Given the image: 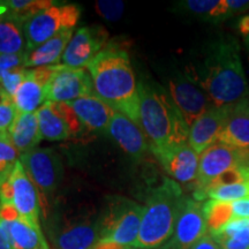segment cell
Masks as SVG:
<instances>
[{
	"mask_svg": "<svg viewBox=\"0 0 249 249\" xmlns=\"http://www.w3.org/2000/svg\"><path fill=\"white\" fill-rule=\"evenodd\" d=\"M186 76L207 93L214 107L233 105L249 96L240 45L233 37L211 42L202 61L187 70Z\"/></svg>",
	"mask_w": 249,
	"mask_h": 249,
	"instance_id": "6da1fadb",
	"label": "cell"
},
{
	"mask_svg": "<svg viewBox=\"0 0 249 249\" xmlns=\"http://www.w3.org/2000/svg\"><path fill=\"white\" fill-rule=\"evenodd\" d=\"M86 68L96 95L140 126L139 83L127 51L110 42Z\"/></svg>",
	"mask_w": 249,
	"mask_h": 249,
	"instance_id": "7a4b0ae2",
	"label": "cell"
},
{
	"mask_svg": "<svg viewBox=\"0 0 249 249\" xmlns=\"http://www.w3.org/2000/svg\"><path fill=\"white\" fill-rule=\"evenodd\" d=\"M140 127L150 151H161L188 143L189 126L171 97L157 83L140 81Z\"/></svg>",
	"mask_w": 249,
	"mask_h": 249,
	"instance_id": "3957f363",
	"label": "cell"
},
{
	"mask_svg": "<svg viewBox=\"0 0 249 249\" xmlns=\"http://www.w3.org/2000/svg\"><path fill=\"white\" fill-rule=\"evenodd\" d=\"M186 197L179 182L170 178H164L151 189L143 205L141 227L134 247L160 249L166 244L173 234Z\"/></svg>",
	"mask_w": 249,
	"mask_h": 249,
	"instance_id": "277c9868",
	"label": "cell"
},
{
	"mask_svg": "<svg viewBox=\"0 0 249 249\" xmlns=\"http://www.w3.org/2000/svg\"><path fill=\"white\" fill-rule=\"evenodd\" d=\"M143 205L121 196L107 200L99 217V241L134 247L141 227Z\"/></svg>",
	"mask_w": 249,
	"mask_h": 249,
	"instance_id": "5b68a950",
	"label": "cell"
},
{
	"mask_svg": "<svg viewBox=\"0 0 249 249\" xmlns=\"http://www.w3.org/2000/svg\"><path fill=\"white\" fill-rule=\"evenodd\" d=\"M249 164V150H240L222 142L214 143L200 155L197 177L194 181L193 198L198 202L205 200V192L227 171Z\"/></svg>",
	"mask_w": 249,
	"mask_h": 249,
	"instance_id": "8992f818",
	"label": "cell"
},
{
	"mask_svg": "<svg viewBox=\"0 0 249 249\" xmlns=\"http://www.w3.org/2000/svg\"><path fill=\"white\" fill-rule=\"evenodd\" d=\"M80 17L81 8L77 5L58 2L28 18L23 23L27 51L42 45L62 31L73 29Z\"/></svg>",
	"mask_w": 249,
	"mask_h": 249,
	"instance_id": "52a82bcc",
	"label": "cell"
},
{
	"mask_svg": "<svg viewBox=\"0 0 249 249\" xmlns=\"http://www.w3.org/2000/svg\"><path fill=\"white\" fill-rule=\"evenodd\" d=\"M0 203L13 204L20 217L39 225V193L20 160H18L9 179L0 187Z\"/></svg>",
	"mask_w": 249,
	"mask_h": 249,
	"instance_id": "ba28073f",
	"label": "cell"
},
{
	"mask_svg": "<svg viewBox=\"0 0 249 249\" xmlns=\"http://www.w3.org/2000/svg\"><path fill=\"white\" fill-rule=\"evenodd\" d=\"M21 161L39 196L53 194L60 185L64 167L59 155L49 148H35L20 155Z\"/></svg>",
	"mask_w": 249,
	"mask_h": 249,
	"instance_id": "9c48e42d",
	"label": "cell"
},
{
	"mask_svg": "<svg viewBox=\"0 0 249 249\" xmlns=\"http://www.w3.org/2000/svg\"><path fill=\"white\" fill-rule=\"evenodd\" d=\"M207 234L203 204L193 197H186L172 236L160 249H191Z\"/></svg>",
	"mask_w": 249,
	"mask_h": 249,
	"instance_id": "30bf717a",
	"label": "cell"
},
{
	"mask_svg": "<svg viewBox=\"0 0 249 249\" xmlns=\"http://www.w3.org/2000/svg\"><path fill=\"white\" fill-rule=\"evenodd\" d=\"M36 114L40 134L48 141H64L77 135L83 128L67 103L46 102Z\"/></svg>",
	"mask_w": 249,
	"mask_h": 249,
	"instance_id": "8fae6325",
	"label": "cell"
},
{
	"mask_svg": "<svg viewBox=\"0 0 249 249\" xmlns=\"http://www.w3.org/2000/svg\"><path fill=\"white\" fill-rule=\"evenodd\" d=\"M92 93L96 92L87 68H71L61 64L50 81L46 98L48 102L70 103Z\"/></svg>",
	"mask_w": 249,
	"mask_h": 249,
	"instance_id": "7c38bea8",
	"label": "cell"
},
{
	"mask_svg": "<svg viewBox=\"0 0 249 249\" xmlns=\"http://www.w3.org/2000/svg\"><path fill=\"white\" fill-rule=\"evenodd\" d=\"M108 33L102 26L82 27L77 29L68 43L61 60L71 68H86L107 44Z\"/></svg>",
	"mask_w": 249,
	"mask_h": 249,
	"instance_id": "4fadbf2b",
	"label": "cell"
},
{
	"mask_svg": "<svg viewBox=\"0 0 249 249\" xmlns=\"http://www.w3.org/2000/svg\"><path fill=\"white\" fill-rule=\"evenodd\" d=\"M59 65L27 70L23 82L13 96L18 113H35L48 102L46 90Z\"/></svg>",
	"mask_w": 249,
	"mask_h": 249,
	"instance_id": "5bb4252c",
	"label": "cell"
},
{
	"mask_svg": "<svg viewBox=\"0 0 249 249\" xmlns=\"http://www.w3.org/2000/svg\"><path fill=\"white\" fill-rule=\"evenodd\" d=\"M53 249H93L99 242L98 219H80L54 226L50 233Z\"/></svg>",
	"mask_w": 249,
	"mask_h": 249,
	"instance_id": "9a60e30c",
	"label": "cell"
},
{
	"mask_svg": "<svg viewBox=\"0 0 249 249\" xmlns=\"http://www.w3.org/2000/svg\"><path fill=\"white\" fill-rule=\"evenodd\" d=\"M169 92L189 127L202 114L214 107L207 93L187 76L171 79Z\"/></svg>",
	"mask_w": 249,
	"mask_h": 249,
	"instance_id": "2e32d148",
	"label": "cell"
},
{
	"mask_svg": "<svg viewBox=\"0 0 249 249\" xmlns=\"http://www.w3.org/2000/svg\"><path fill=\"white\" fill-rule=\"evenodd\" d=\"M231 105L223 107H211L196 119L189 127V145L197 152L203 154L208 148L219 142L229 118Z\"/></svg>",
	"mask_w": 249,
	"mask_h": 249,
	"instance_id": "e0dca14e",
	"label": "cell"
},
{
	"mask_svg": "<svg viewBox=\"0 0 249 249\" xmlns=\"http://www.w3.org/2000/svg\"><path fill=\"white\" fill-rule=\"evenodd\" d=\"M152 154L160 160L166 173L177 182L191 183L196 180L200 155L189 143L167 150L154 151Z\"/></svg>",
	"mask_w": 249,
	"mask_h": 249,
	"instance_id": "ac0fdd59",
	"label": "cell"
},
{
	"mask_svg": "<svg viewBox=\"0 0 249 249\" xmlns=\"http://www.w3.org/2000/svg\"><path fill=\"white\" fill-rule=\"evenodd\" d=\"M107 133L123 148L124 151L133 157L141 158L150 150V143L141 127L119 112H116L111 119Z\"/></svg>",
	"mask_w": 249,
	"mask_h": 249,
	"instance_id": "d6986e66",
	"label": "cell"
},
{
	"mask_svg": "<svg viewBox=\"0 0 249 249\" xmlns=\"http://www.w3.org/2000/svg\"><path fill=\"white\" fill-rule=\"evenodd\" d=\"M83 127L92 132H107L108 124L117 111L96 93L67 103Z\"/></svg>",
	"mask_w": 249,
	"mask_h": 249,
	"instance_id": "ffe728a7",
	"label": "cell"
},
{
	"mask_svg": "<svg viewBox=\"0 0 249 249\" xmlns=\"http://www.w3.org/2000/svg\"><path fill=\"white\" fill-rule=\"evenodd\" d=\"M219 142L240 150H249V96L231 105Z\"/></svg>",
	"mask_w": 249,
	"mask_h": 249,
	"instance_id": "44dd1931",
	"label": "cell"
},
{
	"mask_svg": "<svg viewBox=\"0 0 249 249\" xmlns=\"http://www.w3.org/2000/svg\"><path fill=\"white\" fill-rule=\"evenodd\" d=\"M13 249H51L39 225L18 216L13 220L0 219Z\"/></svg>",
	"mask_w": 249,
	"mask_h": 249,
	"instance_id": "7402d4cb",
	"label": "cell"
},
{
	"mask_svg": "<svg viewBox=\"0 0 249 249\" xmlns=\"http://www.w3.org/2000/svg\"><path fill=\"white\" fill-rule=\"evenodd\" d=\"M74 33L73 29L65 30L43 43L42 45L26 52V68H38L59 65L68 43Z\"/></svg>",
	"mask_w": 249,
	"mask_h": 249,
	"instance_id": "603a6c76",
	"label": "cell"
},
{
	"mask_svg": "<svg viewBox=\"0 0 249 249\" xmlns=\"http://www.w3.org/2000/svg\"><path fill=\"white\" fill-rule=\"evenodd\" d=\"M8 136L17 150L21 154L37 148L43 136L40 134L38 119L35 113H18Z\"/></svg>",
	"mask_w": 249,
	"mask_h": 249,
	"instance_id": "cb8c5ba5",
	"label": "cell"
},
{
	"mask_svg": "<svg viewBox=\"0 0 249 249\" xmlns=\"http://www.w3.org/2000/svg\"><path fill=\"white\" fill-rule=\"evenodd\" d=\"M210 235L222 249H249V219L233 218Z\"/></svg>",
	"mask_w": 249,
	"mask_h": 249,
	"instance_id": "d4e9b609",
	"label": "cell"
},
{
	"mask_svg": "<svg viewBox=\"0 0 249 249\" xmlns=\"http://www.w3.org/2000/svg\"><path fill=\"white\" fill-rule=\"evenodd\" d=\"M177 8L210 22H222L232 18L226 0H186L178 2Z\"/></svg>",
	"mask_w": 249,
	"mask_h": 249,
	"instance_id": "484cf974",
	"label": "cell"
},
{
	"mask_svg": "<svg viewBox=\"0 0 249 249\" xmlns=\"http://www.w3.org/2000/svg\"><path fill=\"white\" fill-rule=\"evenodd\" d=\"M26 51L23 22L11 17H0V54H18Z\"/></svg>",
	"mask_w": 249,
	"mask_h": 249,
	"instance_id": "4316f807",
	"label": "cell"
},
{
	"mask_svg": "<svg viewBox=\"0 0 249 249\" xmlns=\"http://www.w3.org/2000/svg\"><path fill=\"white\" fill-rule=\"evenodd\" d=\"M55 4L58 1L53 0H7L4 1L6 7L4 17L14 18L24 23L28 18Z\"/></svg>",
	"mask_w": 249,
	"mask_h": 249,
	"instance_id": "83f0119b",
	"label": "cell"
},
{
	"mask_svg": "<svg viewBox=\"0 0 249 249\" xmlns=\"http://www.w3.org/2000/svg\"><path fill=\"white\" fill-rule=\"evenodd\" d=\"M203 211L210 234L218 231L220 227L232 219L231 203L227 202L208 200L203 203Z\"/></svg>",
	"mask_w": 249,
	"mask_h": 249,
	"instance_id": "f1b7e54d",
	"label": "cell"
},
{
	"mask_svg": "<svg viewBox=\"0 0 249 249\" xmlns=\"http://www.w3.org/2000/svg\"><path fill=\"white\" fill-rule=\"evenodd\" d=\"M18 158L20 152L13 145L8 133H0V187L9 179Z\"/></svg>",
	"mask_w": 249,
	"mask_h": 249,
	"instance_id": "f546056e",
	"label": "cell"
},
{
	"mask_svg": "<svg viewBox=\"0 0 249 249\" xmlns=\"http://www.w3.org/2000/svg\"><path fill=\"white\" fill-rule=\"evenodd\" d=\"M249 196V180L241 182L222 185L210 188L205 193V200H214L219 202H231L241 200Z\"/></svg>",
	"mask_w": 249,
	"mask_h": 249,
	"instance_id": "4dcf8cb0",
	"label": "cell"
},
{
	"mask_svg": "<svg viewBox=\"0 0 249 249\" xmlns=\"http://www.w3.org/2000/svg\"><path fill=\"white\" fill-rule=\"evenodd\" d=\"M18 113L13 98L5 92L0 99V133H8Z\"/></svg>",
	"mask_w": 249,
	"mask_h": 249,
	"instance_id": "1f68e13d",
	"label": "cell"
},
{
	"mask_svg": "<svg viewBox=\"0 0 249 249\" xmlns=\"http://www.w3.org/2000/svg\"><path fill=\"white\" fill-rule=\"evenodd\" d=\"M27 68L21 67L17 68V70H13L8 73H6L4 76L0 79V87H1L2 90L7 93L9 97L13 98V96L17 92L18 87L21 86V83L23 82L24 77H26Z\"/></svg>",
	"mask_w": 249,
	"mask_h": 249,
	"instance_id": "d6a6232c",
	"label": "cell"
},
{
	"mask_svg": "<svg viewBox=\"0 0 249 249\" xmlns=\"http://www.w3.org/2000/svg\"><path fill=\"white\" fill-rule=\"evenodd\" d=\"M96 11L102 18L108 21L119 20L124 12V2L123 1H104L99 0L95 5Z\"/></svg>",
	"mask_w": 249,
	"mask_h": 249,
	"instance_id": "836d02e7",
	"label": "cell"
},
{
	"mask_svg": "<svg viewBox=\"0 0 249 249\" xmlns=\"http://www.w3.org/2000/svg\"><path fill=\"white\" fill-rule=\"evenodd\" d=\"M26 68V52L18 54H0V79L8 71Z\"/></svg>",
	"mask_w": 249,
	"mask_h": 249,
	"instance_id": "e575fe53",
	"label": "cell"
},
{
	"mask_svg": "<svg viewBox=\"0 0 249 249\" xmlns=\"http://www.w3.org/2000/svg\"><path fill=\"white\" fill-rule=\"evenodd\" d=\"M232 219L233 218H246L249 219V196L241 200L231 202Z\"/></svg>",
	"mask_w": 249,
	"mask_h": 249,
	"instance_id": "d590c367",
	"label": "cell"
},
{
	"mask_svg": "<svg viewBox=\"0 0 249 249\" xmlns=\"http://www.w3.org/2000/svg\"><path fill=\"white\" fill-rule=\"evenodd\" d=\"M226 2L232 17H234L236 14L246 13V12L249 11L248 0H226Z\"/></svg>",
	"mask_w": 249,
	"mask_h": 249,
	"instance_id": "8d00e7d4",
	"label": "cell"
},
{
	"mask_svg": "<svg viewBox=\"0 0 249 249\" xmlns=\"http://www.w3.org/2000/svg\"><path fill=\"white\" fill-rule=\"evenodd\" d=\"M191 249H222L220 246L217 244L216 240L210 234H207L201 239L200 241L196 242Z\"/></svg>",
	"mask_w": 249,
	"mask_h": 249,
	"instance_id": "74e56055",
	"label": "cell"
},
{
	"mask_svg": "<svg viewBox=\"0 0 249 249\" xmlns=\"http://www.w3.org/2000/svg\"><path fill=\"white\" fill-rule=\"evenodd\" d=\"M0 249H13L11 241H9L7 233L5 232L1 223H0Z\"/></svg>",
	"mask_w": 249,
	"mask_h": 249,
	"instance_id": "f35d334b",
	"label": "cell"
},
{
	"mask_svg": "<svg viewBox=\"0 0 249 249\" xmlns=\"http://www.w3.org/2000/svg\"><path fill=\"white\" fill-rule=\"evenodd\" d=\"M132 248L133 247H128V246H121V245L114 244V242L99 241L93 249H132Z\"/></svg>",
	"mask_w": 249,
	"mask_h": 249,
	"instance_id": "ab89813d",
	"label": "cell"
},
{
	"mask_svg": "<svg viewBox=\"0 0 249 249\" xmlns=\"http://www.w3.org/2000/svg\"><path fill=\"white\" fill-rule=\"evenodd\" d=\"M239 31L244 35L245 38L249 37V15H245L239 21Z\"/></svg>",
	"mask_w": 249,
	"mask_h": 249,
	"instance_id": "60d3db41",
	"label": "cell"
},
{
	"mask_svg": "<svg viewBox=\"0 0 249 249\" xmlns=\"http://www.w3.org/2000/svg\"><path fill=\"white\" fill-rule=\"evenodd\" d=\"M4 93H5V91H4V90H2L1 87H0V99L2 98V96H4Z\"/></svg>",
	"mask_w": 249,
	"mask_h": 249,
	"instance_id": "b9f144b4",
	"label": "cell"
},
{
	"mask_svg": "<svg viewBox=\"0 0 249 249\" xmlns=\"http://www.w3.org/2000/svg\"><path fill=\"white\" fill-rule=\"evenodd\" d=\"M245 39H246V42H247L248 44H249V37H247V38H245Z\"/></svg>",
	"mask_w": 249,
	"mask_h": 249,
	"instance_id": "7bdbcfd3",
	"label": "cell"
},
{
	"mask_svg": "<svg viewBox=\"0 0 249 249\" xmlns=\"http://www.w3.org/2000/svg\"><path fill=\"white\" fill-rule=\"evenodd\" d=\"M132 249H141V248H136V247H133Z\"/></svg>",
	"mask_w": 249,
	"mask_h": 249,
	"instance_id": "ee69618b",
	"label": "cell"
},
{
	"mask_svg": "<svg viewBox=\"0 0 249 249\" xmlns=\"http://www.w3.org/2000/svg\"><path fill=\"white\" fill-rule=\"evenodd\" d=\"M247 166H249V164H248V165H247Z\"/></svg>",
	"mask_w": 249,
	"mask_h": 249,
	"instance_id": "f6af8a7d",
	"label": "cell"
}]
</instances>
